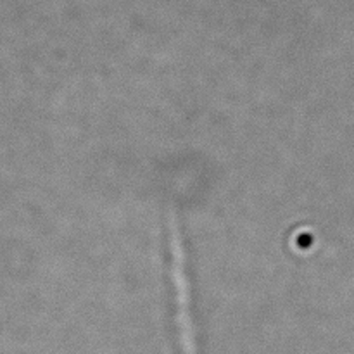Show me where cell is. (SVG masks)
I'll list each match as a JSON object with an SVG mask.
<instances>
[{
    "instance_id": "cell-1",
    "label": "cell",
    "mask_w": 354,
    "mask_h": 354,
    "mask_svg": "<svg viewBox=\"0 0 354 354\" xmlns=\"http://www.w3.org/2000/svg\"><path fill=\"white\" fill-rule=\"evenodd\" d=\"M169 249H171V277L175 292V322L178 334L180 354H199L197 328L192 311V294L187 272L185 245L175 216H169Z\"/></svg>"
}]
</instances>
